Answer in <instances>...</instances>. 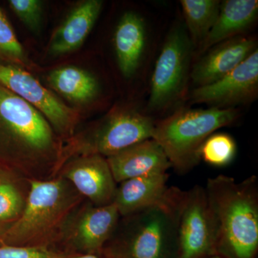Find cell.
Returning <instances> with one entry per match:
<instances>
[{
	"mask_svg": "<svg viewBox=\"0 0 258 258\" xmlns=\"http://www.w3.org/2000/svg\"><path fill=\"white\" fill-rule=\"evenodd\" d=\"M62 144L40 111L0 84V160L28 179L55 176Z\"/></svg>",
	"mask_w": 258,
	"mask_h": 258,
	"instance_id": "obj_1",
	"label": "cell"
},
{
	"mask_svg": "<svg viewBox=\"0 0 258 258\" xmlns=\"http://www.w3.org/2000/svg\"><path fill=\"white\" fill-rule=\"evenodd\" d=\"M205 189L216 223V253L254 258L258 248L257 177L237 181L220 174L208 179Z\"/></svg>",
	"mask_w": 258,
	"mask_h": 258,
	"instance_id": "obj_2",
	"label": "cell"
},
{
	"mask_svg": "<svg viewBox=\"0 0 258 258\" xmlns=\"http://www.w3.org/2000/svg\"><path fill=\"white\" fill-rule=\"evenodd\" d=\"M29 191L20 216L3 237L7 245L51 247L61 240L70 218L83 198L60 176L28 179Z\"/></svg>",
	"mask_w": 258,
	"mask_h": 258,
	"instance_id": "obj_3",
	"label": "cell"
},
{
	"mask_svg": "<svg viewBox=\"0 0 258 258\" xmlns=\"http://www.w3.org/2000/svg\"><path fill=\"white\" fill-rule=\"evenodd\" d=\"M179 188L169 187L159 203L122 217L109 252L113 258H167L171 247L178 249L177 203ZM107 242V243H108Z\"/></svg>",
	"mask_w": 258,
	"mask_h": 258,
	"instance_id": "obj_4",
	"label": "cell"
},
{
	"mask_svg": "<svg viewBox=\"0 0 258 258\" xmlns=\"http://www.w3.org/2000/svg\"><path fill=\"white\" fill-rule=\"evenodd\" d=\"M237 118V111L232 108L180 109L155 123L152 139L162 148L171 167L186 173L200 162L205 141Z\"/></svg>",
	"mask_w": 258,
	"mask_h": 258,
	"instance_id": "obj_5",
	"label": "cell"
},
{
	"mask_svg": "<svg viewBox=\"0 0 258 258\" xmlns=\"http://www.w3.org/2000/svg\"><path fill=\"white\" fill-rule=\"evenodd\" d=\"M154 125L150 117L134 110L119 108L112 111L98 124L62 144L55 176L66 163L75 157L98 154L108 158L152 139Z\"/></svg>",
	"mask_w": 258,
	"mask_h": 258,
	"instance_id": "obj_6",
	"label": "cell"
},
{
	"mask_svg": "<svg viewBox=\"0 0 258 258\" xmlns=\"http://www.w3.org/2000/svg\"><path fill=\"white\" fill-rule=\"evenodd\" d=\"M193 46L184 25L171 29L153 73L148 103L149 109H165L182 96L189 78Z\"/></svg>",
	"mask_w": 258,
	"mask_h": 258,
	"instance_id": "obj_7",
	"label": "cell"
},
{
	"mask_svg": "<svg viewBox=\"0 0 258 258\" xmlns=\"http://www.w3.org/2000/svg\"><path fill=\"white\" fill-rule=\"evenodd\" d=\"M179 258H203L216 253L217 227L205 187L179 190L177 203Z\"/></svg>",
	"mask_w": 258,
	"mask_h": 258,
	"instance_id": "obj_8",
	"label": "cell"
},
{
	"mask_svg": "<svg viewBox=\"0 0 258 258\" xmlns=\"http://www.w3.org/2000/svg\"><path fill=\"white\" fill-rule=\"evenodd\" d=\"M0 84L40 111L58 137L69 139L74 136L79 119L77 112L23 68L0 60Z\"/></svg>",
	"mask_w": 258,
	"mask_h": 258,
	"instance_id": "obj_9",
	"label": "cell"
},
{
	"mask_svg": "<svg viewBox=\"0 0 258 258\" xmlns=\"http://www.w3.org/2000/svg\"><path fill=\"white\" fill-rule=\"evenodd\" d=\"M120 216L114 203L81 205L70 218L61 240L81 254H96L114 233Z\"/></svg>",
	"mask_w": 258,
	"mask_h": 258,
	"instance_id": "obj_10",
	"label": "cell"
},
{
	"mask_svg": "<svg viewBox=\"0 0 258 258\" xmlns=\"http://www.w3.org/2000/svg\"><path fill=\"white\" fill-rule=\"evenodd\" d=\"M258 92V50H255L225 77L208 86L197 87L191 93L195 103L213 108L232 106L255 99Z\"/></svg>",
	"mask_w": 258,
	"mask_h": 258,
	"instance_id": "obj_11",
	"label": "cell"
},
{
	"mask_svg": "<svg viewBox=\"0 0 258 258\" xmlns=\"http://www.w3.org/2000/svg\"><path fill=\"white\" fill-rule=\"evenodd\" d=\"M57 176L69 181L93 205L103 206L113 203L116 182L106 158L98 154L75 157L64 164Z\"/></svg>",
	"mask_w": 258,
	"mask_h": 258,
	"instance_id": "obj_12",
	"label": "cell"
},
{
	"mask_svg": "<svg viewBox=\"0 0 258 258\" xmlns=\"http://www.w3.org/2000/svg\"><path fill=\"white\" fill-rule=\"evenodd\" d=\"M252 38L235 37L215 45L194 66L190 76L198 87L216 82L232 72L256 48Z\"/></svg>",
	"mask_w": 258,
	"mask_h": 258,
	"instance_id": "obj_13",
	"label": "cell"
},
{
	"mask_svg": "<svg viewBox=\"0 0 258 258\" xmlns=\"http://www.w3.org/2000/svg\"><path fill=\"white\" fill-rule=\"evenodd\" d=\"M106 159L116 183L139 176L164 174L171 167L165 152L153 139L134 144Z\"/></svg>",
	"mask_w": 258,
	"mask_h": 258,
	"instance_id": "obj_14",
	"label": "cell"
},
{
	"mask_svg": "<svg viewBox=\"0 0 258 258\" xmlns=\"http://www.w3.org/2000/svg\"><path fill=\"white\" fill-rule=\"evenodd\" d=\"M103 5L101 0H86L76 5L54 32L49 53L60 56L78 50L94 27Z\"/></svg>",
	"mask_w": 258,
	"mask_h": 258,
	"instance_id": "obj_15",
	"label": "cell"
},
{
	"mask_svg": "<svg viewBox=\"0 0 258 258\" xmlns=\"http://www.w3.org/2000/svg\"><path fill=\"white\" fill-rule=\"evenodd\" d=\"M168 177L167 173L149 174L120 182L113 200L120 216H128L159 203L169 189Z\"/></svg>",
	"mask_w": 258,
	"mask_h": 258,
	"instance_id": "obj_16",
	"label": "cell"
},
{
	"mask_svg": "<svg viewBox=\"0 0 258 258\" xmlns=\"http://www.w3.org/2000/svg\"><path fill=\"white\" fill-rule=\"evenodd\" d=\"M113 42L120 73L130 78L138 69L147 44L144 19L134 12L122 15L114 32Z\"/></svg>",
	"mask_w": 258,
	"mask_h": 258,
	"instance_id": "obj_17",
	"label": "cell"
},
{
	"mask_svg": "<svg viewBox=\"0 0 258 258\" xmlns=\"http://www.w3.org/2000/svg\"><path fill=\"white\" fill-rule=\"evenodd\" d=\"M257 14V0L224 1L215 25L201 45L202 52L237 37L255 22Z\"/></svg>",
	"mask_w": 258,
	"mask_h": 258,
	"instance_id": "obj_18",
	"label": "cell"
},
{
	"mask_svg": "<svg viewBox=\"0 0 258 258\" xmlns=\"http://www.w3.org/2000/svg\"><path fill=\"white\" fill-rule=\"evenodd\" d=\"M51 87L75 103L91 101L98 93V83L88 71L76 66H63L52 71L47 77Z\"/></svg>",
	"mask_w": 258,
	"mask_h": 258,
	"instance_id": "obj_19",
	"label": "cell"
},
{
	"mask_svg": "<svg viewBox=\"0 0 258 258\" xmlns=\"http://www.w3.org/2000/svg\"><path fill=\"white\" fill-rule=\"evenodd\" d=\"M180 4L188 33L194 46L201 45L216 22L221 2L218 0H181Z\"/></svg>",
	"mask_w": 258,
	"mask_h": 258,
	"instance_id": "obj_20",
	"label": "cell"
},
{
	"mask_svg": "<svg viewBox=\"0 0 258 258\" xmlns=\"http://www.w3.org/2000/svg\"><path fill=\"white\" fill-rule=\"evenodd\" d=\"M237 152L235 141L227 134H213L203 144L200 157L205 162L215 166L228 165Z\"/></svg>",
	"mask_w": 258,
	"mask_h": 258,
	"instance_id": "obj_21",
	"label": "cell"
},
{
	"mask_svg": "<svg viewBox=\"0 0 258 258\" xmlns=\"http://www.w3.org/2000/svg\"><path fill=\"white\" fill-rule=\"evenodd\" d=\"M0 60L25 67L28 63L23 47L13 27L0 8Z\"/></svg>",
	"mask_w": 258,
	"mask_h": 258,
	"instance_id": "obj_22",
	"label": "cell"
},
{
	"mask_svg": "<svg viewBox=\"0 0 258 258\" xmlns=\"http://www.w3.org/2000/svg\"><path fill=\"white\" fill-rule=\"evenodd\" d=\"M26 198L13 181L0 179V222H15L23 211Z\"/></svg>",
	"mask_w": 258,
	"mask_h": 258,
	"instance_id": "obj_23",
	"label": "cell"
},
{
	"mask_svg": "<svg viewBox=\"0 0 258 258\" xmlns=\"http://www.w3.org/2000/svg\"><path fill=\"white\" fill-rule=\"evenodd\" d=\"M42 2L39 0H10L9 5L24 25L34 33L41 26Z\"/></svg>",
	"mask_w": 258,
	"mask_h": 258,
	"instance_id": "obj_24",
	"label": "cell"
},
{
	"mask_svg": "<svg viewBox=\"0 0 258 258\" xmlns=\"http://www.w3.org/2000/svg\"><path fill=\"white\" fill-rule=\"evenodd\" d=\"M74 253L52 247H24L3 244L0 246V258H68Z\"/></svg>",
	"mask_w": 258,
	"mask_h": 258,
	"instance_id": "obj_25",
	"label": "cell"
},
{
	"mask_svg": "<svg viewBox=\"0 0 258 258\" xmlns=\"http://www.w3.org/2000/svg\"><path fill=\"white\" fill-rule=\"evenodd\" d=\"M68 258H100L97 254H76Z\"/></svg>",
	"mask_w": 258,
	"mask_h": 258,
	"instance_id": "obj_26",
	"label": "cell"
},
{
	"mask_svg": "<svg viewBox=\"0 0 258 258\" xmlns=\"http://www.w3.org/2000/svg\"><path fill=\"white\" fill-rule=\"evenodd\" d=\"M203 258H225L223 256L220 255V254H210V255L207 256V257H205Z\"/></svg>",
	"mask_w": 258,
	"mask_h": 258,
	"instance_id": "obj_27",
	"label": "cell"
}]
</instances>
